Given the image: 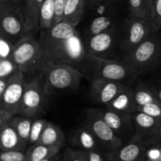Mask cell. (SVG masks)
I'll return each mask as SVG.
<instances>
[{"label":"cell","instance_id":"6da1fadb","mask_svg":"<svg viewBox=\"0 0 161 161\" xmlns=\"http://www.w3.org/2000/svg\"><path fill=\"white\" fill-rule=\"evenodd\" d=\"M46 62L69 64L75 67L88 54L76 27L61 20L47 29L40 30L39 39Z\"/></svg>","mask_w":161,"mask_h":161},{"label":"cell","instance_id":"7a4b0ae2","mask_svg":"<svg viewBox=\"0 0 161 161\" xmlns=\"http://www.w3.org/2000/svg\"><path fill=\"white\" fill-rule=\"evenodd\" d=\"M40 73L43 77L47 95L55 91L75 89L83 78V74L74 66L50 61L44 64Z\"/></svg>","mask_w":161,"mask_h":161},{"label":"cell","instance_id":"3957f363","mask_svg":"<svg viewBox=\"0 0 161 161\" xmlns=\"http://www.w3.org/2000/svg\"><path fill=\"white\" fill-rule=\"evenodd\" d=\"M12 58L19 70L25 74L36 71L40 72L46 63L40 42L31 34L26 35L15 44Z\"/></svg>","mask_w":161,"mask_h":161},{"label":"cell","instance_id":"277c9868","mask_svg":"<svg viewBox=\"0 0 161 161\" xmlns=\"http://www.w3.org/2000/svg\"><path fill=\"white\" fill-rule=\"evenodd\" d=\"M161 61V39L150 36L126 53V62L137 72H142L149 67L157 64Z\"/></svg>","mask_w":161,"mask_h":161},{"label":"cell","instance_id":"5b68a950","mask_svg":"<svg viewBox=\"0 0 161 161\" xmlns=\"http://www.w3.org/2000/svg\"><path fill=\"white\" fill-rule=\"evenodd\" d=\"M0 34L10 39L14 44L28 35L22 8L12 0L0 6Z\"/></svg>","mask_w":161,"mask_h":161},{"label":"cell","instance_id":"8992f818","mask_svg":"<svg viewBox=\"0 0 161 161\" xmlns=\"http://www.w3.org/2000/svg\"><path fill=\"white\" fill-rule=\"evenodd\" d=\"M85 125L92 131L106 155L117 150L124 145L122 138L97 114L95 109L86 112Z\"/></svg>","mask_w":161,"mask_h":161},{"label":"cell","instance_id":"52a82bcc","mask_svg":"<svg viewBox=\"0 0 161 161\" xmlns=\"http://www.w3.org/2000/svg\"><path fill=\"white\" fill-rule=\"evenodd\" d=\"M153 31L147 17L130 16L124 24L120 47L126 53L131 51L151 36Z\"/></svg>","mask_w":161,"mask_h":161},{"label":"cell","instance_id":"ba28073f","mask_svg":"<svg viewBox=\"0 0 161 161\" xmlns=\"http://www.w3.org/2000/svg\"><path fill=\"white\" fill-rule=\"evenodd\" d=\"M25 73L18 70L9 77L6 90L0 95V110L14 116L20 114L25 88Z\"/></svg>","mask_w":161,"mask_h":161},{"label":"cell","instance_id":"9c48e42d","mask_svg":"<svg viewBox=\"0 0 161 161\" xmlns=\"http://www.w3.org/2000/svg\"><path fill=\"white\" fill-rule=\"evenodd\" d=\"M46 96L44 80L40 73L31 82L25 83L20 115L32 119L36 117L43 108Z\"/></svg>","mask_w":161,"mask_h":161},{"label":"cell","instance_id":"30bf717a","mask_svg":"<svg viewBox=\"0 0 161 161\" xmlns=\"http://www.w3.org/2000/svg\"><path fill=\"white\" fill-rule=\"evenodd\" d=\"M95 68V78L122 82L137 75V72L127 62L88 55Z\"/></svg>","mask_w":161,"mask_h":161},{"label":"cell","instance_id":"8fae6325","mask_svg":"<svg viewBox=\"0 0 161 161\" xmlns=\"http://www.w3.org/2000/svg\"><path fill=\"white\" fill-rule=\"evenodd\" d=\"M126 86L122 82L94 78L91 85V94L94 101L106 106Z\"/></svg>","mask_w":161,"mask_h":161},{"label":"cell","instance_id":"7c38bea8","mask_svg":"<svg viewBox=\"0 0 161 161\" xmlns=\"http://www.w3.org/2000/svg\"><path fill=\"white\" fill-rule=\"evenodd\" d=\"M146 149L144 141L134 135L125 145L107 157L108 161H144Z\"/></svg>","mask_w":161,"mask_h":161},{"label":"cell","instance_id":"4fadbf2b","mask_svg":"<svg viewBox=\"0 0 161 161\" xmlns=\"http://www.w3.org/2000/svg\"><path fill=\"white\" fill-rule=\"evenodd\" d=\"M116 37V27L98 34L89 36L86 41V53L90 56L104 58L103 55L109 51L114 44Z\"/></svg>","mask_w":161,"mask_h":161},{"label":"cell","instance_id":"5bb4252c","mask_svg":"<svg viewBox=\"0 0 161 161\" xmlns=\"http://www.w3.org/2000/svg\"><path fill=\"white\" fill-rule=\"evenodd\" d=\"M95 111L121 138L132 128L134 124L131 115L122 114L108 108L105 110L95 109Z\"/></svg>","mask_w":161,"mask_h":161},{"label":"cell","instance_id":"9a60e30c","mask_svg":"<svg viewBox=\"0 0 161 161\" xmlns=\"http://www.w3.org/2000/svg\"><path fill=\"white\" fill-rule=\"evenodd\" d=\"M131 116L135 130L134 135L142 140L153 135L161 124V119L140 111L135 112Z\"/></svg>","mask_w":161,"mask_h":161},{"label":"cell","instance_id":"2e32d148","mask_svg":"<svg viewBox=\"0 0 161 161\" xmlns=\"http://www.w3.org/2000/svg\"><path fill=\"white\" fill-rule=\"evenodd\" d=\"M26 146L9 121L0 124L1 151L26 150Z\"/></svg>","mask_w":161,"mask_h":161},{"label":"cell","instance_id":"e0dca14e","mask_svg":"<svg viewBox=\"0 0 161 161\" xmlns=\"http://www.w3.org/2000/svg\"><path fill=\"white\" fill-rule=\"evenodd\" d=\"M70 142L72 146L86 152L102 151L97 139L86 125L76 129L72 133Z\"/></svg>","mask_w":161,"mask_h":161},{"label":"cell","instance_id":"ac0fdd59","mask_svg":"<svg viewBox=\"0 0 161 161\" xmlns=\"http://www.w3.org/2000/svg\"><path fill=\"white\" fill-rule=\"evenodd\" d=\"M106 107L108 109L122 114H133L137 111L134 99V90L127 86L106 105Z\"/></svg>","mask_w":161,"mask_h":161},{"label":"cell","instance_id":"d6986e66","mask_svg":"<svg viewBox=\"0 0 161 161\" xmlns=\"http://www.w3.org/2000/svg\"><path fill=\"white\" fill-rule=\"evenodd\" d=\"M44 0H26L22 8L28 34L39 30L40 11Z\"/></svg>","mask_w":161,"mask_h":161},{"label":"cell","instance_id":"ffe728a7","mask_svg":"<svg viewBox=\"0 0 161 161\" xmlns=\"http://www.w3.org/2000/svg\"><path fill=\"white\" fill-rule=\"evenodd\" d=\"M64 141L65 136L61 127L57 124L48 122L38 143L48 146L62 148Z\"/></svg>","mask_w":161,"mask_h":161},{"label":"cell","instance_id":"44dd1931","mask_svg":"<svg viewBox=\"0 0 161 161\" xmlns=\"http://www.w3.org/2000/svg\"><path fill=\"white\" fill-rule=\"evenodd\" d=\"M86 0H68L64 10L63 20L76 27L84 14Z\"/></svg>","mask_w":161,"mask_h":161},{"label":"cell","instance_id":"7402d4cb","mask_svg":"<svg viewBox=\"0 0 161 161\" xmlns=\"http://www.w3.org/2000/svg\"><path fill=\"white\" fill-rule=\"evenodd\" d=\"M61 149V148L60 147L48 146L39 143L31 145V146L26 149L27 160L28 161L43 160L60 153Z\"/></svg>","mask_w":161,"mask_h":161},{"label":"cell","instance_id":"603a6c76","mask_svg":"<svg viewBox=\"0 0 161 161\" xmlns=\"http://www.w3.org/2000/svg\"><path fill=\"white\" fill-rule=\"evenodd\" d=\"M33 120L32 118L27 117L24 116H14L9 120L11 125L14 127L20 138L23 140L24 142L26 145L29 144L30 135H31V126H32Z\"/></svg>","mask_w":161,"mask_h":161},{"label":"cell","instance_id":"cb8c5ba5","mask_svg":"<svg viewBox=\"0 0 161 161\" xmlns=\"http://www.w3.org/2000/svg\"><path fill=\"white\" fill-rule=\"evenodd\" d=\"M134 99L137 110L147 104L159 101L156 90L151 89L145 85H138L134 90Z\"/></svg>","mask_w":161,"mask_h":161},{"label":"cell","instance_id":"d4e9b609","mask_svg":"<svg viewBox=\"0 0 161 161\" xmlns=\"http://www.w3.org/2000/svg\"><path fill=\"white\" fill-rule=\"evenodd\" d=\"M56 2L55 0H44L40 11L39 30L47 29L54 25Z\"/></svg>","mask_w":161,"mask_h":161},{"label":"cell","instance_id":"484cf974","mask_svg":"<svg viewBox=\"0 0 161 161\" xmlns=\"http://www.w3.org/2000/svg\"><path fill=\"white\" fill-rule=\"evenodd\" d=\"M114 18L109 14L96 16L89 27V36L98 34L114 27Z\"/></svg>","mask_w":161,"mask_h":161},{"label":"cell","instance_id":"4316f807","mask_svg":"<svg viewBox=\"0 0 161 161\" xmlns=\"http://www.w3.org/2000/svg\"><path fill=\"white\" fill-rule=\"evenodd\" d=\"M153 31H158L161 30V0H153L149 8L148 17Z\"/></svg>","mask_w":161,"mask_h":161},{"label":"cell","instance_id":"83f0119b","mask_svg":"<svg viewBox=\"0 0 161 161\" xmlns=\"http://www.w3.org/2000/svg\"><path fill=\"white\" fill-rule=\"evenodd\" d=\"M129 10L133 17H149V8L146 0H129Z\"/></svg>","mask_w":161,"mask_h":161},{"label":"cell","instance_id":"f1b7e54d","mask_svg":"<svg viewBox=\"0 0 161 161\" xmlns=\"http://www.w3.org/2000/svg\"><path fill=\"white\" fill-rule=\"evenodd\" d=\"M47 124H48V121L44 119H36L33 120L29 138L30 145H35L39 142L41 135L45 127H47Z\"/></svg>","mask_w":161,"mask_h":161},{"label":"cell","instance_id":"f546056e","mask_svg":"<svg viewBox=\"0 0 161 161\" xmlns=\"http://www.w3.org/2000/svg\"><path fill=\"white\" fill-rule=\"evenodd\" d=\"M17 70L18 67L13 58L0 59V79L9 78Z\"/></svg>","mask_w":161,"mask_h":161},{"label":"cell","instance_id":"4dcf8cb0","mask_svg":"<svg viewBox=\"0 0 161 161\" xmlns=\"http://www.w3.org/2000/svg\"><path fill=\"white\" fill-rule=\"evenodd\" d=\"M62 161H87L88 152L80 149L68 148L62 155Z\"/></svg>","mask_w":161,"mask_h":161},{"label":"cell","instance_id":"1f68e13d","mask_svg":"<svg viewBox=\"0 0 161 161\" xmlns=\"http://www.w3.org/2000/svg\"><path fill=\"white\" fill-rule=\"evenodd\" d=\"M15 44L3 35L0 34V59L13 57Z\"/></svg>","mask_w":161,"mask_h":161},{"label":"cell","instance_id":"d6a6232c","mask_svg":"<svg viewBox=\"0 0 161 161\" xmlns=\"http://www.w3.org/2000/svg\"><path fill=\"white\" fill-rule=\"evenodd\" d=\"M0 161H28L26 150L1 151Z\"/></svg>","mask_w":161,"mask_h":161},{"label":"cell","instance_id":"836d02e7","mask_svg":"<svg viewBox=\"0 0 161 161\" xmlns=\"http://www.w3.org/2000/svg\"><path fill=\"white\" fill-rule=\"evenodd\" d=\"M137 111L142 112L149 116L161 119V102L159 101L151 102L144 106L140 107Z\"/></svg>","mask_w":161,"mask_h":161},{"label":"cell","instance_id":"e575fe53","mask_svg":"<svg viewBox=\"0 0 161 161\" xmlns=\"http://www.w3.org/2000/svg\"><path fill=\"white\" fill-rule=\"evenodd\" d=\"M68 0H55L56 2V11H55L54 24L63 20L64 10Z\"/></svg>","mask_w":161,"mask_h":161},{"label":"cell","instance_id":"d590c367","mask_svg":"<svg viewBox=\"0 0 161 161\" xmlns=\"http://www.w3.org/2000/svg\"><path fill=\"white\" fill-rule=\"evenodd\" d=\"M143 141H144L146 147L156 146V145H161V124L160 127L157 129V132L153 135L146 138V139L143 140Z\"/></svg>","mask_w":161,"mask_h":161},{"label":"cell","instance_id":"8d00e7d4","mask_svg":"<svg viewBox=\"0 0 161 161\" xmlns=\"http://www.w3.org/2000/svg\"><path fill=\"white\" fill-rule=\"evenodd\" d=\"M87 161H108V157L102 151H91L88 152Z\"/></svg>","mask_w":161,"mask_h":161},{"label":"cell","instance_id":"74e56055","mask_svg":"<svg viewBox=\"0 0 161 161\" xmlns=\"http://www.w3.org/2000/svg\"><path fill=\"white\" fill-rule=\"evenodd\" d=\"M102 1H103V0H86V3L89 5L91 9H94V8Z\"/></svg>","mask_w":161,"mask_h":161},{"label":"cell","instance_id":"f35d334b","mask_svg":"<svg viewBox=\"0 0 161 161\" xmlns=\"http://www.w3.org/2000/svg\"><path fill=\"white\" fill-rule=\"evenodd\" d=\"M41 161H62V156L60 153H58L57 155L53 156V157H51L50 158L45 159V160Z\"/></svg>","mask_w":161,"mask_h":161},{"label":"cell","instance_id":"ab89813d","mask_svg":"<svg viewBox=\"0 0 161 161\" xmlns=\"http://www.w3.org/2000/svg\"><path fill=\"white\" fill-rule=\"evenodd\" d=\"M157 98H158L159 102H161V88L159 90H157Z\"/></svg>","mask_w":161,"mask_h":161},{"label":"cell","instance_id":"60d3db41","mask_svg":"<svg viewBox=\"0 0 161 161\" xmlns=\"http://www.w3.org/2000/svg\"><path fill=\"white\" fill-rule=\"evenodd\" d=\"M11 0H0V6H3V5L6 4V3H9Z\"/></svg>","mask_w":161,"mask_h":161},{"label":"cell","instance_id":"b9f144b4","mask_svg":"<svg viewBox=\"0 0 161 161\" xmlns=\"http://www.w3.org/2000/svg\"><path fill=\"white\" fill-rule=\"evenodd\" d=\"M12 1L14 2V3H18L19 4V3H20V2H25L26 0H12Z\"/></svg>","mask_w":161,"mask_h":161},{"label":"cell","instance_id":"7bdbcfd3","mask_svg":"<svg viewBox=\"0 0 161 161\" xmlns=\"http://www.w3.org/2000/svg\"><path fill=\"white\" fill-rule=\"evenodd\" d=\"M146 2H147V4L148 6H149V8H150V5H151V3L153 2V0H146Z\"/></svg>","mask_w":161,"mask_h":161},{"label":"cell","instance_id":"ee69618b","mask_svg":"<svg viewBox=\"0 0 161 161\" xmlns=\"http://www.w3.org/2000/svg\"><path fill=\"white\" fill-rule=\"evenodd\" d=\"M111 1H113V2H114V3H115V2H116V1H118V0H111Z\"/></svg>","mask_w":161,"mask_h":161},{"label":"cell","instance_id":"f6af8a7d","mask_svg":"<svg viewBox=\"0 0 161 161\" xmlns=\"http://www.w3.org/2000/svg\"><path fill=\"white\" fill-rule=\"evenodd\" d=\"M160 161H161V160H160Z\"/></svg>","mask_w":161,"mask_h":161}]
</instances>
